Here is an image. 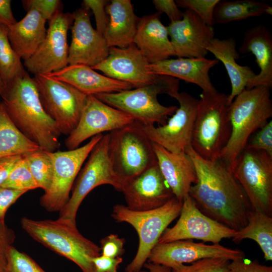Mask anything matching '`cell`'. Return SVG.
Returning a JSON list of instances; mask_svg holds the SVG:
<instances>
[{
    "instance_id": "40",
    "label": "cell",
    "mask_w": 272,
    "mask_h": 272,
    "mask_svg": "<svg viewBox=\"0 0 272 272\" xmlns=\"http://www.w3.org/2000/svg\"><path fill=\"white\" fill-rule=\"evenodd\" d=\"M22 2L25 10L35 9L46 20H50L59 11L61 4V1L59 0H25Z\"/></svg>"
},
{
    "instance_id": "32",
    "label": "cell",
    "mask_w": 272,
    "mask_h": 272,
    "mask_svg": "<svg viewBox=\"0 0 272 272\" xmlns=\"http://www.w3.org/2000/svg\"><path fill=\"white\" fill-rule=\"evenodd\" d=\"M41 149L17 127L0 102V158L22 155Z\"/></svg>"
},
{
    "instance_id": "12",
    "label": "cell",
    "mask_w": 272,
    "mask_h": 272,
    "mask_svg": "<svg viewBox=\"0 0 272 272\" xmlns=\"http://www.w3.org/2000/svg\"><path fill=\"white\" fill-rule=\"evenodd\" d=\"M103 135H96L85 145L73 150L48 152L53 164L52 179L49 188L40 199V205L46 210L60 212L65 206L84 162Z\"/></svg>"
},
{
    "instance_id": "43",
    "label": "cell",
    "mask_w": 272,
    "mask_h": 272,
    "mask_svg": "<svg viewBox=\"0 0 272 272\" xmlns=\"http://www.w3.org/2000/svg\"><path fill=\"white\" fill-rule=\"evenodd\" d=\"M16 238L14 231L5 223H0V272H6L8 251Z\"/></svg>"
},
{
    "instance_id": "17",
    "label": "cell",
    "mask_w": 272,
    "mask_h": 272,
    "mask_svg": "<svg viewBox=\"0 0 272 272\" xmlns=\"http://www.w3.org/2000/svg\"><path fill=\"white\" fill-rule=\"evenodd\" d=\"M244 252L240 250L225 247L220 243L207 244L194 242L191 240L157 243L151 250L149 262L162 264L171 269L186 263L211 257H220L230 261L245 258Z\"/></svg>"
},
{
    "instance_id": "49",
    "label": "cell",
    "mask_w": 272,
    "mask_h": 272,
    "mask_svg": "<svg viewBox=\"0 0 272 272\" xmlns=\"http://www.w3.org/2000/svg\"><path fill=\"white\" fill-rule=\"evenodd\" d=\"M16 22L11 9V1L0 0V23L9 27Z\"/></svg>"
},
{
    "instance_id": "27",
    "label": "cell",
    "mask_w": 272,
    "mask_h": 272,
    "mask_svg": "<svg viewBox=\"0 0 272 272\" xmlns=\"http://www.w3.org/2000/svg\"><path fill=\"white\" fill-rule=\"evenodd\" d=\"M109 18L103 34L109 48H124L133 43L139 18L130 0H112L105 7Z\"/></svg>"
},
{
    "instance_id": "46",
    "label": "cell",
    "mask_w": 272,
    "mask_h": 272,
    "mask_svg": "<svg viewBox=\"0 0 272 272\" xmlns=\"http://www.w3.org/2000/svg\"><path fill=\"white\" fill-rule=\"evenodd\" d=\"M153 3L158 12L165 13L170 22H174L182 19L183 12L179 10L174 0H154Z\"/></svg>"
},
{
    "instance_id": "10",
    "label": "cell",
    "mask_w": 272,
    "mask_h": 272,
    "mask_svg": "<svg viewBox=\"0 0 272 272\" xmlns=\"http://www.w3.org/2000/svg\"><path fill=\"white\" fill-rule=\"evenodd\" d=\"M231 169L251 210L272 217V156L263 151L245 148Z\"/></svg>"
},
{
    "instance_id": "22",
    "label": "cell",
    "mask_w": 272,
    "mask_h": 272,
    "mask_svg": "<svg viewBox=\"0 0 272 272\" xmlns=\"http://www.w3.org/2000/svg\"><path fill=\"white\" fill-rule=\"evenodd\" d=\"M157 164L172 190L181 201L188 195L190 187L196 183L197 175L194 164L185 152H172L153 143Z\"/></svg>"
},
{
    "instance_id": "28",
    "label": "cell",
    "mask_w": 272,
    "mask_h": 272,
    "mask_svg": "<svg viewBox=\"0 0 272 272\" xmlns=\"http://www.w3.org/2000/svg\"><path fill=\"white\" fill-rule=\"evenodd\" d=\"M46 21L37 11L31 9L22 20L8 27L10 43L21 59L31 57L44 41Z\"/></svg>"
},
{
    "instance_id": "50",
    "label": "cell",
    "mask_w": 272,
    "mask_h": 272,
    "mask_svg": "<svg viewBox=\"0 0 272 272\" xmlns=\"http://www.w3.org/2000/svg\"><path fill=\"white\" fill-rule=\"evenodd\" d=\"M143 266L148 270H140L138 272H172V269L169 267L152 262L145 263Z\"/></svg>"
},
{
    "instance_id": "25",
    "label": "cell",
    "mask_w": 272,
    "mask_h": 272,
    "mask_svg": "<svg viewBox=\"0 0 272 272\" xmlns=\"http://www.w3.org/2000/svg\"><path fill=\"white\" fill-rule=\"evenodd\" d=\"M47 75L67 83L87 95L119 92L133 88L129 83L101 75L90 66L82 64H69Z\"/></svg>"
},
{
    "instance_id": "13",
    "label": "cell",
    "mask_w": 272,
    "mask_h": 272,
    "mask_svg": "<svg viewBox=\"0 0 272 272\" xmlns=\"http://www.w3.org/2000/svg\"><path fill=\"white\" fill-rule=\"evenodd\" d=\"M171 97L178 102L179 106L165 124H140L153 143L170 152H185L191 145L198 99L185 92L177 91Z\"/></svg>"
},
{
    "instance_id": "4",
    "label": "cell",
    "mask_w": 272,
    "mask_h": 272,
    "mask_svg": "<svg viewBox=\"0 0 272 272\" xmlns=\"http://www.w3.org/2000/svg\"><path fill=\"white\" fill-rule=\"evenodd\" d=\"M21 224L33 239L74 262L83 272H96L92 259L101 254L100 247L80 233L76 223L23 217Z\"/></svg>"
},
{
    "instance_id": "35",
    "label": "cell",
    "mask_w": 272,
    "mask_h": 272,
    "mask_svg": "<svg viewBox=\"0 0 272 272\" xmlns=\"http://www.w3.org/2000/svg\"><path fill=\"white\" fill-rule=\"evenodd\" d=\"M2 186L27 191L38 188L23 155Z\"/></svg>"
},
{
    "instance_id": "36",
    "label": "cell",
    "mask_w": 272,
    "mask_h": 272,
    "mask_svg": "<svg viewBox=\"0 0 272 272\" xmlns=\"http://www.w3.org/2000/svg\"><path fill=\"white\" fill-rule=\"evenodd\" d=\"M6 272H46L32 258L13 245L7 254Z\"/></svg>"
},
{
    "instance_id": "41",
    "label": "cell",
    "mask_w": 272,
    "mask_h": 272,
    "mask_svg": "<svg viewBox=\"0 0 272 272\" xmlns=\"http://www.w3.org/2000/svg\"><path fill=\"white\" fill-rule=\"evenodd\" d=\"M107 3L108 1L105 0H84L83 1V6L93 12L96 21V30L102 36L108 22L105 11Z\"/></svg>"
},
{
    "instance_id": "11",
    "label": "cell",
    "mask_w": 272,
    "mask_h": 272,
    "mask_svg": "<svg viewBox=\"0 0 272 272\" xmlns=\"http://www.w3.org/2000/svg\"><path fill=\"white\" fill-rule=\"evenodd\" d=\"M33 78L45 111L55 122L61 134L68 135L79 121L87 95L47 75H35Z\"/></svg>"
},
{
    "instance_id": "15",
    "label": "cell",
    "mask_w": 272,
    "mask_h": 272,
    "mask_svg": "<svg viewBox=\"0 0 272 272\" xmlns=\"http://www.w3.org/2000/svg\"><path fill=\"white\" fill-rule=\"evenodd\" d=\"M179 216L174 226L165 229L158 243L197 239L217 244L233 237L237 232L201 213L189 194L183 200Z\"/></svg>"
},
{
    "instance_id": "45",
    "label": "cell",
    "mask_w": 272,
    "mask_h": 272,
    "mask_svg": "<svg viewBox=\"0 0 272 272\" xmlns=\"http://www.w3.org/2000/svg\"><path fill=\"white\" fill-rule=\"evenodd\" d=\"M27 192L0 186V223H5V216L8 209Z\"/></svg>"
},
{
    "instance_id": "29",
    "label": "cell",
    "mask_w": 272,
    "mask_h": 272,
    "mask_svg": "<svg viewBox=\"0 0 272 272\" xmlns=\"http://www.w3.org/2000/svg\"><path fill=\"white\" fill-rule=\"evenodd\" d=\"M207 50L223 63L227 72L231 84V91L228 95V101L230 104L236 96L246 89L256 74L250 66L241 65L237 62L239 53L236 49L234 38L224 39L214 38Z\"/></svg>"
},
{
    "instance_id": "18",
    "label": "cell",
    "mask_w": 272,
    "mask_h": 272,
    "mask_svg": "<svg viewBox=\"0 0 272 272\" xmlns=\"http://www.w3.org/2000/svg\"><path fill=\"white\" fill-rule=\"evenodd\" d=\"M148 59L134 43L119 48L112 47L103 61L91 67L110 78L129 83L133 88L152 83L157 75L150 70Z\"/></svg>"
},
{
    "instance_id": "2",
    "label": "cell",
    "mask_w": 272,
    "mask_h": 272,
    "mask_svg": "<svg viewBox=\"0 0 272 272\" xmlns=\"http://www.w3.org/2000/svg\"><path fill=\"white\" fill-rule=\"evenodd\" d=\"M1 99L13 122L27 138L45 151L59 148L61 134L43 109L35 81L28 72L4 84Z\"/></svg>"
},
{
    "instance_id": "39",
    "label": "cell",
    "mask_w": 272,
    "mask_h": 272,
    "mask_svg": "<svg viewBox=\"0 0 272 272\" xmlns=\"http://www.w3.org/2000/svg\"><path fill=\"white\" fill-rule=\"evenodd\" d=\"M245 148L263 151L272 156L271 120L250 136Z\"/></svg>"
},
{
    "instance_id": "16",
    "label": "cell",
    "mask_w": 272,
    "mask_h": 272,
    "mask_svg": "<svg viewBox=\"0 0 272 272\" xmlns=\"http://www.w3.org/2000/svg\"><path fill=\"white\" fill-rule=\"evenodd\" d=\"M134 121L128 114L107 105L95 95H87L79 121L65 140V147L69 150L78 148L90 138L120 128Z\"/></svg>"
},
{
    "instance_id": "47",
    "label": "cell",
    "mask_w": 272,
    "mask_h": 272,
    "mask_svg": "<svg viewBox=\"0 0 272 272\" xmlns=\"http://www.w3.org/2000/svg\"><path fill=\"white\" fill-rule=\"evenodd\" d=\"M122 262L121 257L112 258L101 254L92 259L96 272H118V267Z\"/></svg>"
},
{
    "instance_id": "51",
    "label": "cell",
    "mask_w": 272,
    "mask_h": 272,
    "mask_svg": "<svg viewBox=\"0 0 272 272\" xmlns=\"http://www.w3.org/2000/svg\"><path fill=\"white\" fill-rule=\"evenodd\" d=\"M4 85V83L0 76V102H1V93Z\"/></svg>"
},
{
    "instance_id": "34",
    "label": "cell",
    "mask_w": 272,
    "mask_h": 272,
    "mask_svg": "<svg viewBox=\"0 0 272 272\" xmlns=\"http://www.w3.org/2000/svg\"><path fill=\"white\" fill-rule=\"evenodd\" d=\"M38 188L44 192L50 187L53 168L48 152L41 149L23 155Z\"/></svg>"
},
{
    "instance_id": "31",
    "label": "cell",
    "mask_w": 272,
    "mask_h": 272,
    "mask_svg": "<svg viewBox=\"0 0 272 272\" xmlns=\"http://www.w3.org/2000/svg\"><path fill=\"white\" fill-rule=\"evenodd\" d=\"M263 14L271 15L272 8L255 0L220 1L214 12L215 24H227Z\"/></svg>"
},
{
    "instance_id": "24",
    "label": "cell",
    "mask_w": 272,
    "mask_h": 272,
    "mask_svg": "<svg viewBox=\"0 0 272 272\" xmlns=\"http://www.w3.org/2000/svg\"><path fill=\"white\" fill-rule=\"evenodd\" d=\"M159 12L139 18L133 43L150 63L175 56L167 26Z\"/></svg>"
},
{
    "instance_id": "48",
    "label": "cell",
    "mask_w": 272,
    "mask_h": 272,
    "mask_svg": "<svg viewBox=\"0 0 272 272\" xmlns=\"http://www.w3.org/2000/svg\"><path fill=\"white\" fill-rule=\"evenodd\" d=\"M22 155L11 156L0 158V186H2L7 179L16 165L22 159Z\"/></svg>"
},
{
    "instance_id": "42",
    "label": "cell",
    "mask_w": 272,
    "mask_h": 272,
    "mask_svg": "<svg viewBox=\"0 0 272 272\" xmlns=\"http://www.w3.org/2000/svg\"><path fill=\"white\" fill-rule=\"evenodd\" d=\"M101 254L109 257H120L124 252L125 239L117 234H111L100 241Z\"/></svg>"
},
{
    "instance_id": "26",
    "label": "cell",
    "mask_w": 272,
    "mask_h": 272,
    "mask_svg": "<svg viewBox=\"0 0 272 272\" xmlns=\"http://www.w3.org/2000/svg\"><path fill=\"white\" fill-rule=\"evenodd\" d=\"M239 53L253 54L260 69L259 73L249 84V89L259 86L272 87V35L264 25L247 30L238 49Z\"/></svg>"
},
{
    "instance_id": "37",
    "label": "cell",
    "mask_w": 272,
    "mask_h": 272,
    "mask_svg": "<svg viewBox=\"0 0 272 272\" xmlns=\"http://www.w3.org/2000/svg\"><path fill=\"white\" fill-rule=\"evenodd\" d=\"M230 260L220 257L201 259L189 265L181 264L172 272H228Z\"/></svg>"
},
{
    "instance_id": "23",
    "label": "cell",
    "mask_w": 272,
    "mask_h": 272,
    "mask_svg": "<svg viewBox=\"0 0 272 272\" xmlns=\"http://www.w3.org/2000/svg\"><path fill=\"white\" fill-rule=\"evenodd\" d=\"M219 63L215 59L202 58H168L150 64L151 72L155 75L171 77L195 84L202 92L217 91L211 80L210 71Z\"/></svg>"
},
{
    "instance_id": "38",
    "label": "cell",
    "mask_w": 272,
    "mask_h": 272,
    "mask_svg": "<svg viewBox=\"0 0 272 272\" xmlns=\"http://www.w3.org/2000/svg\"><path fill=\"white\" fill-rule=\"evenodd\" d=\"M219 0H177L178 7L185 9L196 14L206 24H215L214 12Z\"/></svg>"
},
{
    "instance_id": "44",
    "label": "cell",
    "mask_w": 272,
    "mask_h": 272,
    "mask_svg": "<svg viewBox=\"0 0 272 272\" xmlns=\"http://www.w3.org/2000/svg\"><path fill=\"white\" fill-rule=\"evenodd\" d=\"M228 272H272V266L244 258L230 261Z\"/></svg>"
},
{
    "instance_id": "1",
    "label": "cell",
    "mask_w": 272,
    "mask_h": 272,
    "mask_svg": "<svg viewBox=\"0 0 272 272\" xmlns=\"http://www.w3.org/2000/svg\"><path fill=\"white\" fill-rule=\"evenodd\" d=\"M191 158L197 181L189 195L201 213L236 231L247 223L251 208L231 168L221 159L206 160L191 147L185 151Z\"/></svg>"
},
{
    "instance_id": "3",
    "label": "cell",
    "mask_w": 272,
    "mask_h": 272,
    "mask_svg": "<svg viewBox=\"0 0 272 272\" xmlns=\"http://www.w3.org/2000/svg\"><path fill=\"white\" fill-rule=\"evenodd\" d=\"M270 89L263 86L245 89L230 104L231 133L220 159L231 168L250 136L271 117Z\"/></svg>"
},
{
    "instance_id": "8",
    "label": "cell",
    "mask_w": 272,
    "mask_h": 272,
    "mask_svg": "<svg viewBox=\"0 0 272 272\" xmlns=\"http://www.w3.org/2000/svg\"><path fill=\"white\" fill-rule=\"evenodd\" d=\"M109 133V158L122 184L157 163L153 142L140 123L134 121Z\"/></svg>"
},
{
    "instance_id": "19",
    "label": "cell",
    "mask_w": 272,
    "mask_h": 272,
    "mask_svg": "<svg viewBox=\"0 0 272 272\" xmlns=\"http://www.w3.org/2000/svg\"><path fill=\"white\" fill-rule=\"evenodd\" d=\"M126 207L135 211L159 208L174 196L157 163L123 183Z\"/></svg>"
},
{
    "instance_id": "30",
    "label": "cell",
    "mask_w": 272,
    "mask_h": 272,
    "mask_svg": "<svg viewBox=\"0 0 272 272\" xmlns=\"http://www.w3.org/2000/svg\"><path fill=\"white\" fill-rule=\"evenodd\" d=\"M232 238L236 244L246 239L254 240L260 246L265 260H272V217L265 213L251 210L246 225Z\"/></svg>"
},
{
    "instance_id": "5",
    "label": "cell",
    "mask_w": 272,
    "mask_h": 272,
    "mask_svg": "<svg viewBox=\"0 0 272 272\" xmlns=\"http://www.w3.org/2000/svg\"><path fill=\"white\" fill-rule=\"evenodd\" d=\"M179 80L166 76L157 75L151 84L119 92L101 93L95 96L107 105L131 116L144 125L155 123L165 124L168 116L176 110V106H165L158 100L159 94L170 96L179 91Z\"/></svg>"
},
{
    "instance_id": "6",
    "label": "cell",
    "mask_w": 272,
    "mask_h": 272,
    "mask_svg": "<svg viewBox=\"0 0 272 272\" xmlns=\"http://www.w3.org/2000/svg\"><path fill=\"white\" fill-rule=\"evenodd\" d=\"M228 95L202 92L198 100L191 147L201 158L220 159L231 133Z\"/></svg>"
},
{
    "instance_id": "21",
    "label": "cell",
    "mask_w": 272,
    "mask_h": 272,
    "mask_svg": "<svg viewBox=\"0 0 272 272\" xmlns=\"http://www.w3.org/2000/svg\"><path fill=\"white\" fill-rule=\"evenodd\" d=\"M175 56L178 58L206 57L208 46L215 38L213 26L206 24L189 10L183 12L181 20L167 26Z\"/></svg>"
},
{
    "instance_id": "9",
    "label": "cell",
    "mask_w": 272,
    "mask_h": 272,
    "mask_svg": "<svg viewBox=\"0 0 272 272\" xmlns=\"http://www.w3.org/2000/svg\"><path fill=\"white\" fill-rule=\"evenodd\" d=\"M109 133L103 134L91 151L88 159L80 170L72 189V195L59 212V219L76 223L79 208L87 195L103 184L121 191L122 182L112 167L108 153Z\"/></svg>"
},
{
    "instance_id": "33",
    "label": "cell",
    "mask_w": 272,
    "mask_h": 272,
    "mask_svg": "<svg viewBox=\"0 0 272 272\" xmlns=\"http://www.w3.org/2000/svg\"><path fill=\"white\" fill-rule=\"evenodd\" d=\"M21 59L10 43L8 27L0 23V76L4 84L27 72Z\"/></svg>"
},
{
    "instance_id": "20",
    "label": "cell",
    "mask_w": 272,
    "mask_h": 272,
    "mask_svg": "<svg viewBox=\"0 0 272 272\" xmlns=\"http://www.w3.org/2000/svg\"><path fill=\"white\" fill-rule=\"evenodd\" d=\"M89 10L83 6L73 13L68 65L82 64L92 67L108 55L109 48L103 36L92 26Z\"/></svg>"
},
{
    "instance_id": "7",
    "label": "cell",
    "mask_w": 272,
    "mask_h": 272,
    "mask_svg": "<svg viewBox=\"0 0 272 272\" xmlns=\"http://www.w3.org/2000/svg\"><path fill=\"white\" fill-rule=\"evenodd\" d=\"M182 201L174 196L164 205L145 211H132L122 205H116L113 207L112 218L117 222L130 224L139 236L138 251L125 267V272L141 270L164 231L179 216Z\"/></svg>"
},
{
    "instance_id": "14",
    "label": "cell",
    "mask_w": 272,
    "mask_h": 272,
    "mask_svg": "<svg viewBox=\"0 0 272 272\" xmlns=\"http://www.w3.org/2000/svg\"><path fill=\"white\" fill-rule=\"evenodd\" d=\"M74 20L73 13L58 11L49 20L44 41L31 57L24 60L28 72L35 76L47 75L68 65L67 32Z\"/></svg>"
}]
</instances>
